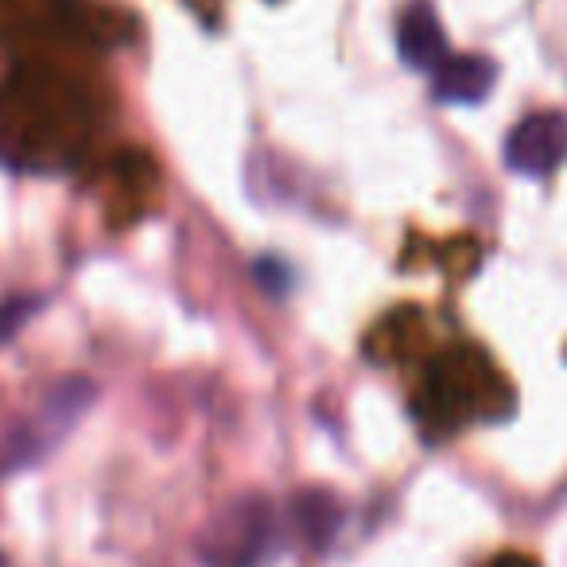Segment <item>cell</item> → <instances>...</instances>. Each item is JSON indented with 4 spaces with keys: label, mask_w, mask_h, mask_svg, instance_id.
<instances>
[{
    "label": "cell",
    "mask_w": 567,
    "mask_h": 567,
    "mask_svg": "<svg viewBox=\"0 0 567 567\" xmlns=\"http://www.w3.org/2000/svg\"><path fill=\"white\" fill-rule=\"evenodd\" d=\"M489 567H536V559H528V556H502V559H494Z\"/></svg>",
    "instance_id": "obj_10"
},
{
    "label": "cell",
    "mask_w": 567,
    "mask_h": 567,
    "mask_svg": "<svg viewBox=\"0 0 567 567\" xmlns=\"http://www.w3.org/2000/svg\"><path fill=\"white\" fill-rule=\"evenodd\" d=\"M474 378L466 373V365L458 358L451 362H440L432 373H427V389H424V416L420 420H432L440 427H455L463 420V412L471 409V396H474Z\"/></svg>",
    "instance_id": "obj_6"
},
{
    "label": "cell",
    "mask_w": 567,
    "mask_h": 567,
    "mask_svg": "<svg viewBox=\"0 0 567 567\" xmlns=\"http://www.w3.org/2000/svg\"><path fill=\"white\" fill-rule=\"evenodd\" d=\"M497 82V66L486 55H447L432 74V94L443 105H478Z\"/></svg>",
    "instance_id": "obj_5"
},
{
    "label": "cell",
    "mask_w": 567,
    "mask_h": 567,
    "mask_svg": "<svg viewBox=\"0 0 567 567\" xmlns=\"http://www.w3.org/2000/svg\"><path fill=\"white\" fill-rule=\"evenodd\" d=\"M280 509L265 494H241L210 517L198 536V559L203 567H268L284 556Z\"/></svg>",
    "instance_id": "obj_1"
},
{
    "label": "cell",
    "mask_w": 567,
    "mask_h": 567,
    "mask_svg": "<svg viewBox=\"0 0 567 567\" xmlns=\"http://www.w3.org/2000/svg\"><path fill=\"white\" fill-rule=\"evenodd\" d=\"M97 401V385L86 378H66L55 381L48 393L40 396L28 416H20L9 432L0 435V478L35 466L79 427V420Z\"/></svg>",
    "instance_id": "obj_2"
},
{
    "label": "cell",
    "mask_w": 567,
    "mask_h": 567,
    "mask_svg": "<svg viewBox=\"0 0 567 567\" xmlns=\"http://www.w3.org/2000/svg\"><path fill=\"white\" fill-rule=\"evenodd\" d=\"M257 280L265 284L268 296H288V288H292V272L284 268V260H272V257H260Z\"/></svg>",
    "instance_id": "obj_9"
},
{
    "label": "cell",
    "mask_w": 567,
    "mask_h": 567,
    "mask_svg": "<svg viewBox=\"0 0 567 567\" xmlns=\"http://www.w3.org/2000/svg\"><path fill=\"white\" fill-rule=\"evenodd\" d=\"M396 51L412 71L435 74L443 66L447 51V32H443L440 17L427 0H412L409 9L401 12V24H396Z\"/></svg>",
    "instance_id": "obj_4"
},
{
    "label": "cell",
    "mask_w": 567,
    "mask_h": 567,
    "mask_svg": "<svg viewBox=\"0 0 567 567\" xmlns=\"http://www.w3.org/2000/svg\"><path fill=\"white\" fill-rule=\"evenodd\" d=\"M567 159V113H528L505 136V164L525 179H544Z\"/></svg>",
    "instance_id": "obj_3"
},
{
    "label": "cell",
    "mask_w": 567,
    "mask_h": 567,
    "mask_svg": "<svg viewBox=\"0 0 567 567\" xmlns=\"http://www.w3.org/2000/svg\"><path fill=\"white\" fill-rule=\"evenodd\" d=\"M296 520H300L303 536H308L311 548H327V544L334 540V533H339L342 525V505L334 494H327V489H303V494H296Z\"/></svg>",
    "instance_id": "obj_7"
},
{
    "label": "cell",
    "mask_w": 567,
    "mask_h": 567,
    "mask_svg": "<svg viewBox=\"0 0 567 567\" xmlns=\"http://www.w3.org/2000/svg\"><path fill=\"white\" fill-rule=\"evenodd\" d=\"M0 567H4V556H0Z\"/></svg>",
    "instance_id": "obj_11"
},
{
    "label": "cell",
    "mask_w": 567,
    "mask_h": 567,
    "mask_svg": "<svg viewBox=\"0 0 567 567\" xmlns=\"http://www.w3.org/2000/svg\"><path fill=\"white\" fill-rule=\"evenodd\" d=\"M40 308H43V300H9V303H0V347H4V342H9L12 334H17Z\"/></svg>",
    "instance_id": "obj_8"
}]
</instances>
